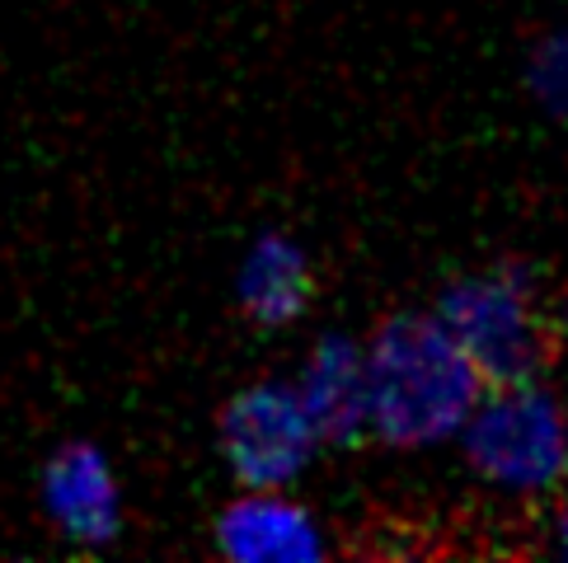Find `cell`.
<instances>
[{"instance_id": "6da1fadb", "label": "cell", "mask_w": 568, "mask_h": 563, "mask_svg": "<svg viewBox=\"0 0 568 563\" xmlns=\"http://www.w3.org/2000/svg\"><path fill=\"white\" fill-rule=\"evenodd\" d=\"M367 352V437L390 451L456 441L484 376L437 315H390L362 344Z\"/></svg>"}, {"instance_id": "7a4b0ae2", "label": "cell", "mask_w": 568, "mask_h": 563, "mask_svg": "<svg viewBox=\"0 0 568 563\" xmlns=\"http://www.w3.org/2000/svg\"><path fill=\"white\" fill-rule=\"evenodd\" d=\"M433 315L460 344V352L475 361L484 386L540 380L564 352L550 300L521 264H494L456 277L452 287H442Z\"/></svg>"}, {"instance_id": "3957f363", "label": "cell", "mask_w": 568, "mask_h": 563, "mask_svg": "<svg viewBox=\"0 0 568 563\" xmlns=\"http://www.w3.org/2000/svg\"><path fill=\"white\" fill-rule=\"evenodd\" d=\"M470 470L503 493H550L564 465V409L540 380L484 386L456 432Z\"/></svg>"}, {"instance_id": "277c9868", "label": "cell", "mask_w": 568, "mask_h": 563, "mask_svg": "<svg viewBox=\"0 0 568 563\" xmlns=\"http://www.w3.org/2000/svg\"><path fill=\"white\" fill-rule=\"evenodd\" d=\"M216 447L240 489H292L306 479L324 437L296 395V380H254L216 418Z\"/></svg>"}, {"instance_id": "5b68a950", "label": "cell", "mask_w": 568, "mask_h": 563, "mask_svg": "<svg viewBox=\"0 0 568 563\" xmlns=\"http://www.w3.org/2000/svg\"><path fill=\"white\" fill-rule=\"evenodd\" d=\"M43 516L75 550H109L123 535V479L94 441H62L38 479Z\"/></svg>"}, {"instance_id": "8992f818", "label": "cell", "mask_w": 568, "mask_h": 563, "mask_svg": "<svg viewBox=\"0 0 568 563\" xmlns=\"http://www.w3.org/2000/svg\"><path fill=\"white\" fill-rule=\"evenodd\" d=\"M212 540L231 563H320L329 554L324 521L287 489H245L221 508Z\"/></svg>"}, {"instance_id": "52a82bcc", "label": "cell", "mask_w": 568, "mask_h": 563, "mask_svg": "<svg viewBox=\"0 0 568 563\" xmlns=\"http://www.w3.org/2000/svg\"><path fill=\"white\" fill-rule=\"evenodd\" d=\"M292 380L324 447L367 441V352L357 338L320 334Z\"/></svg>"}, {"instance_id": "ba28073f", "label": "cell", "mask_w": 568, "mask_h": 563, "mask_svg": "<svg viewBox=\"0 0 568 563\" xmlns=\"http://www.w3.org/2000/svg\"><path fill=\"white\" fill-rule=\"evenodd\" d=\"M315 300V264L287 231H258L235 264V306L258 329H287Z\"/></svg>"}, {"instance_id": "9c48e42d", "label": "cell", "mask_w": 568, "mask_h": 563, "mask_svg": "<svg viewBox=\"0 0 568 563\" xmlns=\"http://www.w3.org/2000/svg\"><path fill=\"white\" fill-rule=\"evenodd\" d=\"M531 94L568 127V29L540 38V48L531 52Z\"/></svg>"}, {"instance_id": "30bf717a", "label": "cell", "mask_w": 568, "mask_h": 563, "mask_svg": "<svg viewBox=\"0 0 568 563\" xmlns=\"http://www.w3.org/2000/svg\"><path fill=\"white\" fill-rule=\"evenodd\" d=\"M550 319H555V334H559V348H568V296L550 300Z\"/></svg>"}, {"instance_id": "8fae6325", "label": "cell", "mask_w": 568, "mask_h": 563, "mask_svg": "<svg viewBox=\"0 0 568 563\" xmlns=\"http://www.w3.org/2000/svg\"><path fill=\"white\" fill-rule=\"evenodd\" d=\"M559 550H564V554H568V512H564V516H559Z\"/></svg>"}, {"instance_id": "7c38bea8", "label": "cell", "mask_w": 568, "mask_h": 563, "mask_svg": "<svg viewBox=\"0 0 568 563\" xmlns=\"http://www.w3.org/2000/svg\"><path fill=\"white\" fill-rule=\"evenodd\" d=\"M564 465H568V413H564Z\"/></svg>"}]
</instances>
